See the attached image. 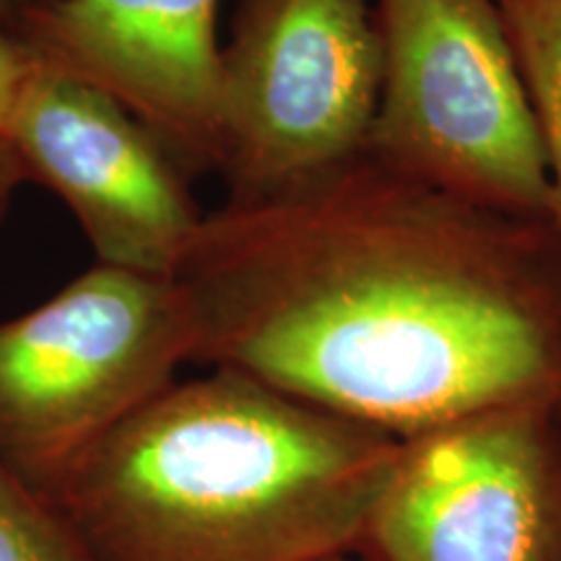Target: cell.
Here are the masks:
<instances>
[{"label":"cell","mask_w":561,"mask_h":561,"mask_svg":"<svg viewBox=\"0 0 561 561\" xmlns=\"http://www.w3.org/2000/svg\"><path fill=\"white\" fill-rule=\"evenodd\" d=\"M193 364L396 439L561 409V242L359 153L203 216L178 273Z\"/></svg>","instance_id":"obj_1"},{"label":"cell","mask_w":561,"mask_h":561,"mask_svg":"<svg viewBox=\"0 0 561 561\" xmlns=\"http://www.w3.org/2000/svg\"><path fill=\"white\" fill-rule=\"evenodd\" d=\"M528 89L551 185V227L561 242V0H494Z\"/></svg>","instance_id":"obj_9"},{"label":"cell","mask_w":561,"mask_h":561,"mask_svg":"<svg viewBox=\"0 0 561 561\" xmlns=\"http://www.w3.org/2000/svg\"><path fill=\"white\" fill-rule=\"evenodd\" d=\"M191 362L178 280L94 263L0 320V462L47 496Z\"/></svg>","instance_id":"obj_4"},{"label":"cell","mask_w":561,"mask_h":561,"mask_svg":"<svg viewBox=\"0 0 561 561\" xmlns=\"http://www.w3.org/2000/svg\"><path fill=\"white\" fill-rule=\"evenodd\" d=\"M325 561H359L354 557V553H346V557H333V559H325Z\"/></svg>","instance_id":"obj_14"},{"label":"cell","mask_w":561,"mask_h":561,"mask_svg":"<svg viewBox=\"0 0 561 561\" xmlns=\"http://www.w3.org/2000/svg\"><path fill=\"white\" fill-rule=\"evenodd\" d=\"M37 66V58L11 30V24L0 21V138H9L13 117Z\"/></svg>","instance_id":"obj_11"},{"label":"cell","mask_w":561,"mask_h":561,"mask_svg":"<svg viewBox=\"0 0 561 561\" xmlns=\"http://www.w3.org/2000/svg\"><path fill=\"white\" fill-rule=\"evenodd\" d=\"M398 442L216 367L133 413L45 500L96 561H325L356 551Z\"/></svg>","instance_id":"obj_2"},{"label":"cell","mask_w":561,"mask_h":561,"mask_svg":"<svg viewBox=\"0 0 561 561\" xmlns=\"http://www.w3.org/2000/svg\"><path fill=\"white\" fill-rule=\"evenodd\" d=\"M53 3V0H0V21L13 24V21L26 16V13L42 9V5Z\"/></svg>","instance_id":"obj_13"},{"label":"cell","mask_w":561,"mask_h":561,"mask_svg":"<svg viewBox=\"0 0 561 561\" xmlns=\"http://www.w3.org/2000/svg\"><path fill=\"white\" fill-rule=\"evenodd\" d=\"M359 561H561V409L502 405L398 442Z\"/></svg>","instance_id":"obj_6"},{"label":"cell","mask_w":561,"mask_h":561,"mask_svg":"<svg viewBox=\"0 0 561 561\" xmlns=\"http://www.w3.org/2000/svg\"><path fill=\"white\" fill-rule=\"evenodd\" d=\"M375 19L367 153L473 206L551 224L541 136L494 0H375Z\"/></svg>","instance_id":"obj_3"},{"label":"cell","mask_w":561,"mask_h":561,"mask_svg":"<svg viewBox=\"0 0 561 561\" xmlns=\"http://www.w3.org/2000/svg\"><path fill=\"white\" fill-rule=\"evenodd\" d=\"M219 0H53L11 30L39 66L121 104L187 174L221 164Z\"/></svg>","instance_id":"obj_8"},{"label":"cell","mask_w":561,"mask_h":561,"mask_svg":"<svg viewBox=\"0 0 561 561\" xmlns=\"http://www.w3.org/2000/svg\"><path fill=\"white\" fill-rule=\"evenodd\" d=\"M26 180L24 164H21L19 153L13 151L9 138H0V221H3L5 210H9L13 195Z\"/></svg>","instance_id":"obj_12"},{"label":"cell","mask_w":561,"mask_h":561,"mask_svg":"<svg viewBox=\"0 0 561 561\" xmlns=\"http://www.w3.org/2000/svg\"><path fill=\"white\" fill-rule=\"evenodd\" d=\"M380 79L375 0H240L221 45L229 201L280 193L367 151Z\"/></svg>","instance_id":"obj_5"},{"label":"cell","mask_w":561,"mask_h":561,"mask_svg":"<svg viewBox=\"0 0 561 561\" xmlns=\"http://www.w3.org/2000/svg\"><path fill=\"white\" fill-rule=\"evenodd\" d=\"M0 561H96L45 496L0 462Z\"/></svg>","instance_id":"obj_10"},{"label":"cell","mask_w":561,"mask_h":561,"mask_svg":"<svg viewBox=\"0 0 561 561\" xmlns=\"http://www.w3.org/2000/svg\"><path fill=\"white\" fill-rule=\"evenodd\" d=\"M9 140L26 180L66 203L96 263L178 278L206 214L187 172L121 104L37 66Z\"/></svg>","instance_id":"obj_7"}]
</instances>
